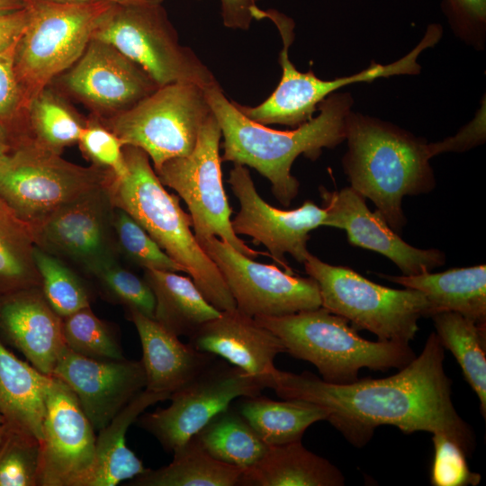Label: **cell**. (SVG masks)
I'll list each match as a JSON object with an SVG mask.
<instances>
[{"mask_svg":"<svg viewBox=\"0 0 486 486\" xmlns=\"http://www.w3.org/2000/svg\"><path fill=\"white\" fill-rule=\"evenodd\" d=\"M444 357V346L432 332L420 355L394 375L337 384L309 371L294 374L276 368L269 388L284 400H302L325 408L327 420L358 447L369 441L377 427L391 425L405 433L445 435L468 456L474 448V436L452 402Z\"/></svg>","mask_w":486,"mask_h":486,"instance_id":"obj_1","label":"cell"},{"mask_svg":"<svg viewBox=\"0 0 486 486\" xmlns=\"http://www.w3.org/2000/svg\"><path fill=\"white\" fill-rule=\"evenodd\" d=\"M205 93L223 138L221 162L256 169L269 180L273 194L286 207L299 191V182L291 175L294 160L301 155L315 160L322 148L342 143L353 105L349 93H333L319 104L315 118L293 130H278L247 118L219 83Z\"/></svg>","mask_w":486,"mask_h":486,"instance_id":"obj_2","label":"cell"},{"mask_svg":"<svg viewBox=\"0 0 486 486\" xmlns=\"http://www.w3.org/2000/svg\"><path fill=\"white\" fill-rule=\"evenodd\" d=\"M342 159L351 188L376 206L389 226L400 232L407 220L402 200L431 192L436 184L429 143L389 122L349 113Z\"/></svg>","mask_w":486,"mask_h":486,"instance_id":"obj_3","label":"cell"},{"mask_svg":"<svg viewBox=\"0 0 486 486\" xmlns=\"http://www.w3.org/2000/svg\"><path fill=\"white\" fill-rule=\"evenodd\" d=\"M126 173L112 176L108 190L113 205L130 215L176 263L182 266L205 299L220 311L236 302L215 263L201 248L192 218L158 179L148 156L123 146Z\"/></svg>","mask_w":486,"mask_h":486,"instance_id":"obj_4","label":"cell"},{"mask_svg":"<svg viewBox=\"0 0 486 486\" xmlns=\"http://www.w3.org/2000/svg\"><path fill=\"white\" fill-rule=\"evenodd\" d=\"M254 318L282 340L286 353L314 364L322 380L330 383L353 382L362 368L401 369L416 357L409 344L364 339L346 319L321 306Z\"/></svg>","mask_w":486,"mask_h":486,"instance_id":"obj_5","label":"cell"},{"mask_svg":"<svg viewBox=\"0 0 486 486\" xmlns=\"http://www.w3.org/2000/svg\"><path fill=\"white\" fill-rule=\"evenodd\" d=\"M303 265L318 284L321 307L346 319L356 329L372 332L380 341L409 344L418 330V320L433 316L429 302L418 290L380 285L310 253Z\"/></svg>","mask_w":486,"mask_h":486,"instance_id":"obj_6","label":"cell"},{"mask_svg":"<svg viewBox=\"0 0 486 486\" xmlns=\"http://www.w3.org/2000/svg\"><path fill=\"white\" fill-rule=\"evenodd\" d=\"M30 19L14 50V66L29 102L82 56L112 3L25 0Z\"/></svg>","mask_w":486,"mask_h":486,"instance_id":"obj_7","label":"cell"},{"mask_svg":"<svg viewBox=\"0 0 486 486\" xmlns=\"http://www.w3.org/2000/svg\"><path fill=\"white\" fill-rule=\"evenodd\" d=\"M140 66L160 87L191 83L206 89L218 84L210 69L179 42L162 3L112 4L93 32Z\"/></svg>","mask_w":486,"mask_h":486,"instance_id":"obj_8","label":"cell"},{"mask_svg":"<svg viewBox=\"0 0 486 486\" xmlns=\"http://www.w3.org/2000/svg\"><path fill=\"white\" fill-rule=\"evenodd\" d=\"M255 20L264 18L272 21L283 41L279 63L283 73L281 80L263 103L256 106L241 105L237 108L249 120L263 125L282 124L298 127L313 117L319 104L339 88L359 82H371L380 77L399 75H417L420 72L418 58L428 48L436 44L434 33L426 32L419 43L401 58L387 65L372 62L371 65L349 76L333 80L319 78L311 70L300 72L289 58V49L294 40V22L292 18L274 9L263 10L257 5L251 12Z\"/></svg>","mask_w":486,"mask_h":486,"instance_id":"obj_9","label":"cell"},{"mask_svg":"<svg viewBox=\"0 0 486 486\" xmlns=\"http://www.w3.org/2000/svg\"><path fill=\"white\" fill-rule=\"evenodd\" d=\"M112 176L94 165L71 163L26 137L0 161V198L33 226L84 193L108 184Z\"/></svg>","mask_w":486,"mask_h":486,"instance_id":"obj_10","label":"cell"},{"mask_svg":"<svg viewBox=\"0 0 486 486\" xmlns=\"http://www.w3.org/2000/svg\"><path fill=\"white\" fill-rule=\"evenodd\" d=\"M212 114L205 89L191 83H174L158 87L104 124L123 146L142 149L157 170L166 161L194 150L200 130Z\"/></svg>","mask_w":486,"mask_h":486,"instance_id":"obj_11","label":"cell"},{"mask_svg":"<svg viewBox=\"0 0 486 486\" xmlns=\"http://www.w3.org/2000/svg\"><path fill=\"white\" fill-rule=\"evenodd\" d=\"M220 138L221 130L212 113L202 124L194 150L166 161L155 172L162 184L186 203L196 238L217 237L253 259L259 255L270 256L249 248L233 230L232 210L222 184Z\"/></svg>","mask_w":486,"mask_h":486,"instance_id":"obj_12","label":"cell"},{"mask_svg":"<svg viewBox=\"0 0 486 486\" xmlns=\"http://www.w3.org/2000/svg\"><path fill=\"white\" fill-rule=\"evenodd\" d=\"M266 382L217 357L198 375L169 396L166 408L140 414L137 424L162 447L174 452L237 398L261 394Z\"/></svg>","mask_w":486,"mask_h":486,"instance_id":"obj_13","label":"cell"},{"mask_svg":"<svg viewBox=\"0 0 486 486\" xmlns=\"http://www.w3.org/2000/svg\"><path fill=\"white\" fill-rule=\"evenodd\" d=\"M196 239L220 270L240 311L251 317H279L321 306L313 278L256 262L217 237Z\"/></svg>","mask_w":486,"mask_h":486,"instance_id":"obj_14","label":"cell"},{"mask_svg":"<svg viewBox=\"0 0 486 486\" xmlns=\"http://www.w3.org/2000/svg\"><path fill=\"white\" fill-rule=\"evenodd\" d=\"M108 184L84 193L31 226L35 246L77 264L88 274L116 258L115 206Z\"/></svg>","mask_w":486,"mask_h":486,"instance_id":"obj_15","label":"cell"},{"mask_svg":"<svg viewBox=\"0 0 486 486\" xmlns=\"http://www.w3.org/2000/svg\"><path fill=\"white\" fill-rule=\"evenodd\" d=\"M228 183L240 203L231 220L234 232L250 236L254 243L264 245L270 257L284 271L292 273L284 255L289 254L303 264L310 254L309 233L323 226L325 209L310 200L293 210L271 206L258 194L248 169L243 165L234 164Z\"/></svg>","mask_w":486,"mask_h":486,"instance_id":"obj_16","label":"cell"},{"mask_svg":"<svg viewBox=\"0 0 486 486\" xmlns=\"http://www.w3.org/2000/svg\"><path fill=\"white\" fill-rule=\"evenodd\" d=\"M95 430L71 389L51 376L41 440L40 486H86Z\"/></svg>","mask_w":486,"mask_h":486,"instance_id":"obj_17","label":"cell"},{"mask_svg":"<svg viewBox=\"0 0 486 486\" xmlns=\"http://www.w3.org/2000/svg\"><path fill=\"white\" fill-rule=\"evenodd\" d=\"M62 86L96 113L112 117L152 94L158 86L112 45L91 39L80 58L61 74Z\"/></svg>","mask_w":486,"mask_h":486,"instance_id":"obj_18","label":"cell"},{"mask_svg":"<svg viewBox=\"0 0 486 486\" xmlns=\"http://www.w3.org/2000/svg\"><path fill=\"white\" fill-rule=\"evenodd\" d=\"M52 376L77 397L95 431H100L146 387L141 360H104L79 355L67 346Z\"/></svg>","mask_w":486,"mask_h":486,"instance_id":"obj_19","label":"cell"},{"mask_svg":"<svg viewBox=\"0 0 486 486\" xmlns=\"http://www.w3.org/2000/svg\"><path fill=\"white\" fill-rule=\"evenodd\" d=\"M320 192L326 211L323 226L344 230L351 245L383 255L404 275L431 271L446 263L441 250L417 248L404 241L377 210L370 211L366 199L350 186L339 191L321 186Z\"/></svg>","mask_w":486,"mask_h":486,"instance_id":"obj_20","label":"cell"},{"mask_svg":"<svg viewBox=\"0 0 486 486\" xmlns=\"http://www.w3.org/2000/svg\"><path fill=\"white\" fill-rule=\"evenodd\" d=\"M0 336L50 376L66 347L62 318L49 304L40 286L0 295Z\"/></svg>","mask_w":486,"mask_h":486,"instance_id":"obj_21","label":"cell"},{"mask_svg":"<svg viewBox=\"0 0 486 486\" xmlns=\"http://www.w3.org/2000/svg\"><path fill=\"white\" fill-rule=\"evenodd\" d=\"M195 349L224 359L246 373L263 379L267 388L276 369L277 355L286 353L282 340L237 307L203 323L190 338Z\"/></svg>","mask_w":486,"mask_h":486,"instance_id":"obj_22","label":"cell"},{"mask_svg":"<svg viewBox=\"0 0 486 486\" xmlns=\"http://www.w3.org/2000/svg\"><path fill=\"white\" fill-rule=\"evenodd\" d=\"M142 348L146 390L171 394L198 375L218 356L184 344L154 319L127 310Z\"/></svg>","mask_w":486,"mask_h":486,"instance_id":"obj_23","label":"cell"},{"mask_svg":"<svg viewBox=\"0 0 486 486\" xmlns=\"http://www.w3.org/2000/svg\"><path fill=\"white\" fill-rule=\"evenodd\" d=\"M387 280L425 294L433 316L457 312L479 325H486V266L452 268L441 273L384 275Z\"/></svg>","mask_w":486,"mask_h":486,"instance_id":"obj_24","label":"cell"},{"mask_svg":"<svg viewBox=\"0 0 486 486\" xmlns=\"http://www.w3.org/2000/svg\"><path fill=\"white\" fill-rule=\"evenodd\" d=\"M50 378L20 360L0 341V412L8 426L40 443Z\"/></svg>","mask_w":486,"mask_h":486,"instance_id":"obj_25","label":"cell"},{"mask_svg":"<svg viewBox=\"0 0 486 486\" xmlns=\"http://www.w3.org/2000/svg\"><path fill=\"white\" fill-rule=\"evenodd\" d=\"M342 472L301 441L269 446L251 467L242 470L239 486H340Z\"/></svg>","mask_w":486,"mask_h":486,"instance_id":"obj_26","label":"cell"},{"mask_svg":"<svg viewBox=\"0 0 486 486\" xmlns=\"http://www.w3.org/2000/svg\"><path fill=\"white\" fill-rule=\"evenodd\" d=\"M169 396L144 389L98 431L94 464L86 486H115L146 471L142 461L128 448L126 433L147 408Z\"/></svg>","mask_w":486,"mask_h":486,"instance_id":"obj_27","label":"cell"},{"mask_svg":"<svg viewBox=\"0 0 486 486\" xmlns=\"http://www.w3.org/2000/svg\"><path fill=\"white\" fill-rule=\"evenodd\" d=\"M144 279L155 297L153 319L177 337L190 338L203 323L220 314L189 277L145 269Z\"/></svg>","mask_w":486,"mask_h":486,"instance_id":"obj_28","label":"cell"},{"mask_svg":"<svg viewBox=\"0 0 486 486\" xmlns=\"http://www.w3.org/2000/svg\"><path fill=\"white\" fill-rule=\"evenodd\" d=\"M267 446L301 441L313 423L327 420L328 412L302 400H274L262 394L241 397L235 405Z\"/></svg>","mask_w":486,"mask_h":486,"instance_id":"obj_29","label":"cell"},{"mask_svg":"<svg viewBox=\"0 0 486 486\" xmlns=\"http://www.w3.org/2000/svg\"><path fill=\"white\" fill-rule=\"evenodd\" d=\"M166 466L146 471L130 479L131 486H238L242 470L220 462L208 454L191 437L173 452Z\"/></svg>","mask_w":486,"mask_h":486,"instance_id":"obj_30","label":"cell"},{"mask_svg":"<svg viewBox=\"0 0 486 486\" xmlns=\"http://www.w3.org/2000/svg\"><path fill=\"white\" fill-rule=\"evenodd\" d=\"M193 437L212 457L241 470L254 465L269 446L233 403L215 415Z\"/></svg>","mask_w":486,"mask_h":486,"instance_id":"obj_31","label":"cell"},{"mask_svg":"<svg viewBox=\"0 0 486 486\" xmlns=\"http://www.w3.org/2000/svg\"><path fill=\"white\" fill-rule=\"evenodd\" d=\"M436 334L460 364L466 381L476 392L483 417L486 412V325L463 315L445 311L432 316Z\"/></svg>","mask_w":486,"mask_h":486,"instance_id":"obj_32","label":"cell"},{"mask_svg":"<svg viewBox=\"0 0 486 486\" xmlns=\"http://www.w3.org/2000/svg\"><path fill=\"white\" fill-rule=\"evenodd\" d=\"M30 224L0 198V295L40 286Z\"/></svg>","mask_w":486,"mask_h":486,"instance_id":"obj_33","label":"cell"},{"mask_svg":"<svg viewBox=\"0 0 486 486\" xmlns=\"http://www.w3.org/2000/svg\"><path fill=\"white\" fill-rule=\"evenodd\" d=\"M26 112L30 137L59 154L66 147L77 143L86 124V121L49 86L29 102Z\"/></svg>","mask_w":486,"mask_h":486,"instance_id":"obj_34","label":"cell"},{"mask_svg":"<svg viewBox=\"0 0 486 486\" xmlns=\"http://www.w3.org/2000/svg\"><path fill=\"white\" fill-rule=\"evenodd\" d=\"M34 260L42 292L61 318L90 306L91 297L87 288L63 260L36 246Z\"/></svg>","mask_w":486,"mask_h":486,"instance_id":"obj_35","label":"cell"},{"mask_svg":"<svg viewBox=\"0 0 486 486\" xmlns=\"http://www.w3.org/2000/svg\"><path fill=\"white\" fill-rule=\"evenodd\" d=\"M62 327L66 346L70 350L95 359L124 358L116 333L90 306L62 318Z\"/></svg>","mask_w":486,"mask_h":486,"instance_id":"obj_36","label":"cell"},{"mask_svg":"<svg viewBox=\"0 0 486 486\" xmlns=\"http://www.w3.org/2000/svg\"><path fill=\"white\" fill-rule=\"evenodd\" d=\"M40 441L9 426L0 443V486H40Z\"/></svg>","mask_w":486,"mask_h":486,"instance_id":"obj_37","label":"cell"},{"mask_svg":"<svg viewBox=\"0 0 486 486\" xmlns=\"http://www.w3.org/2000/svg\"><path fill=\"white\" fill-rule=\"evenodd\" d=\"M112 227L118 250L144 269L184 272L126 212L115 207Z\"/></svg>","mask_w":486,"mask_h":486,"instance_id":"obj_38","label":"cell"},{"mask_svg":"<svg viewBox=\"0 0 486 486\" xmlns=\"http://www.w3.org/2000/svg\"><path fill=\"white\" fill-rule=\"evenodd\" d=\"M90 274L113 302L154 318L155 297L151 288L144 278L122 266L116 258L102 264Z\"/></svg>","mask_w":486,"mask_h":486,"instance_id":"obj_39","label":"cell"},{"mask_svg":"<svg viewBox=\"0 0 486 486\" xmlns=\"http://www.w3.org/2000/svg\"><path fill=\"white\" fill-rule=\"evenodd\" d=\"M77 143L92 165L111 171L115 177L126 173L123 144L96 115L86 121Z\"/></svg>","mask_w":486,"mask_h":486,"instance_id":"obj_40","label":"cell"},{"mask_svg":"<svg viewBox=\"0 0 486 486\" xmlns=\"http://www.w3.org/2000/svg\"><path fill=\"white\" fill-rule=\"evenodd\" d=\"M431 483L435 486L477 485L481 475L470 471L463 449L442 434H433Z\"/></svg>","mask_w":486,"mask_h":486,"instance_id":"obj_41","label":"cell"},{"mask_svg":"<svg viewBox=\"0 0 486 486\" xmlns=\"http://www.w3.org/2000/svg\"><path fill=\"white\" fill-rule=\"evenodd\" d=\"M443 10L454 32L482 48L486 32V0H444Z\"/></svg>","mask_w":486,"mask_h":486,"instance_id":"obj_42","label":"cell"},{"mask_svg":"<svg viewBox=\"0 0 486 486\" xmlns=\"http://www.w3.org/2000/svg\"><path fill=\"white\" fill-rule=\"evenodd\" d=\"M15 45L0 51V123L10 134L9 124L21 111L26 112L24 94L14 66Z\"/></svg>","mask_w":486,"mask_h":486,"instance_id":"obj_43","label":"cell"},{"mask_svg":"<svg viewBox=\"0 0 486 486\" xmlns=\"http://www.w3.org/2000/svg\"><path fill=\"white\" fill-rule=\"evenodd\" d=\"M485 104L481 107L476 117L454 136L438 142L429 143L432 157L449 151L461 152L485 141Z\"/></svg>","mask_w":486,"mask_h":486,"instance_id":"obj_44","label":"cell"},{"mask_svg":"<svg viewBox=\"0 0 486 486\" xmlns=\"http://www.w3.org/2000/svg\"><path fill=\"white\" fill-rule=\"evenodd\" d=\"M259 0H220L224 26L230 29L248 30L254 20L253 7Z\"/></svg>","mask_w":486,"mask_h":486,"instance_id":"obj_45","label":"cell"},{"mask_svg":"<svg viewBox=\"0 0 486 486\" xmlns=\"http://www.w3.org/2000/svg\"><path fill=\"white\" fill-rule=\"evenodd\" d=\"M29 19L30 10L27 4L20 10L0 15V51L17 43Z\"/></svg>","mask_w":486,"mask_h":486,"instance_id":"obj_46","label":"cell"},{"mask_svg":"<svg viewBox=\"0 0 486 486\" xmlns=\"http://www.w3.org/2000/svg\"><path fill=\"white\" fill-rule=\"evenodd\" d=\"M14 147L13 138L8 130L0 123V161Z\"/></svg>","mask_w":486,"mask_h":486,"instance_id":"obj_47","label":"cell"},{"mask_svg":"<svg viewBox=\"0 0 486 486\" xmlns=\"http://www.w3.org/2000/svg\"><path fill=\"white\" fill-rule=\"evenodd\" d=\"M25 5V0H0V15L15 12Z\"/></svg>","mask_w":486,"mask_h":486,"instance_id":"obj_48","label":"cell"},{"mask_svg":"<svg viewBox=\"0 0 486 486\" xmlns=\"http://www.w3.org/2000/svg\"><path fill=\"white\" fill-rule=\"evenodd\" d=\"M61 2H109L112 4H152V3H162L163 0H55Z\"/></svg>","mask_w":486,"mask_h":486,"instance_id":"obj_49","label":"cell"},{"mask_svg":"<svg viewBox=\"0 0 486 486\" xmlns=\"http://www.w3.org/2000/svg\"><path fill=\"white\" fill-rule=\"evenodd\" d=\"M8 428H9V426L7 425V423L0 424V443L4 439L5 434H6L7 430H8Z\"/></svg>","mask_w":486,"mask_h":486,"instance_id":"obj_50","label":"cell"},{"mask_svg":"<svg viewBox=\"0 0 486 486\" xmlns=\"http://www.w3.org/2000/svg\"><path fill=\"white\" fill-rule=\"evenodd\" d=\"M4 423H6V422H5V419H4V416L0 412V424H4Z\"/></svg>","mask_w":486,"mask_h":486,"instance_id":"obj_51","label":"cell"}]
</instances>
